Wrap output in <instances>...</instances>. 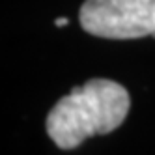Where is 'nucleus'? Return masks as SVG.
I'll return each instance as SVG.
<instances>
[{
  "label": "nucleus",
  "mask_w": 155,
  "mask_h": 155,
  "mask_svg": "<svg viewBox=\"0 0 155 155\" xmlns=\"http://www.w3.org/2000/svg\"><path fill=\"white\" fill-rule=\"evenodd\" d=\"M131 95L110 79H90L64 95L47 114V135L60 150H75L94 135L116 131L129 114Z\"/></svg>",
  "instance_id": "nucleus-1"
},
{
  "label": "nucleus",
  "mask_w": 155,
  "mask_h": 155,
  "mask_svg": "<svg viewBox=\"0 0 155 155\" xmlns=\"http://www.w3.org/2000/svg\"><path fill=\"white\" fill-rule=\"evenodd\" d=\"M82 30L105 39L155 38V0H84Z\"/></svg>",
  "instance_id": "nucleus-2"
},
{
  "label": "nucleus",
  "mask_w": 155,
  "mask_h": 155,
  "mask_svg": "<svg viewBox=\"0 0 155 155\" xmlns=\"http://www.w3.org/2000/svg\"><path fill=\"white\" fill-rule=\"evenodd\" d=\"M68 23H69V21L65 19V17H58L56 21H54V25H56V26H65Z\"/></svg>",
  "instance_id": "nucleus-3"
}]
</instances>
